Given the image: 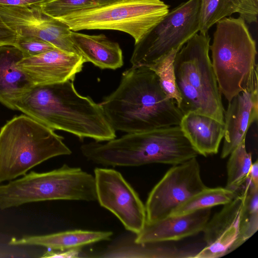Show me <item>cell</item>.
<instances>
[{
  "label": "cell",
  "instance_id": "cell-1",
  "mask_svg": "<svg viewBox=\"0 0 258 258\" xmlns=\"http://www.w3.org/2000/svg\"><path fill=\"white\" fill-rule=\"evenodd\" d=\"M14 108L54 131L68 132L80 140L101 142L116 138L99 103L80 94L74 81L34 86L15 103Z\"/></svg>",
  "mask_w": 258,
  "mask_h": 258
},
{
  "label": "cell",
  "instance_id": "cell-2",
  "mask_svg": "<svg viewBox=\"0 0 258 258\" xmlns=\"http://www.w3.org/2000/svg\"><path fill=\"white\" fill-rule=\"evenodd\" d=\"M99 104L114 130L126 133L179 125L183 115L157 75L145 67L123 72L117 88Z\"/></svg>",
  "mask_w": 258,
  "mask_h": 258
},
{
  "label": "cell",
  "instance_id": "cell-3",
  "mask_svg": "<svg viewBox=\"0 0 258 258\" xmlns=\"http://www.w3.org/2000/svg\"><path fill=\"white\" fill-rule=\"evenodd\" d=\"M89 161L104 166H139L152 163L175 165L199 155L179 125L126 133L105 143L81 146Z\"/></svg>",
  "mask_w": 258,
  "mask_h": 258
},
{
  "label": "cell",
  "instance_id": "cell-4",
  "mask_svg": "<svg viewBox=\"0 0 258 258\" xmlns=\"http://www.w3.org/2000/svg\"><path fill=\"white\" fill-rule=\"evenodd\" d=\"M211 38L197 33L176 53L174 60L175 84L183 114L193 112L224 123L221 93L209 56Z\"/></svg>",
  "mask_w": 258,
  "mask_h": 258
},
{
  "label": "cell",
  "instance_id": "cell-5",
  "mask_svg": "<svg viewBox=\"0 0 258 258\" xmlns=\"http://www.w3.org/2000/svg\"><path fill=\"white\" fill-rule=\"evenodd\" d=\"M71 154L54 130L25 114L16 116L0 131V183L24 175L50 158Z\"/></svg>",
  "mask_w": 258,
  "mask_h": 258
},
{
  "label": "cell",
  "instance_id": "cell-6",
  "mask_svg": "<svg viewBox=\"0 0 258 258\" xmlns=\"http://www.w3.org/2000/svg\"><path fill=\"white\" fill-rule=\"evenodd\" d=\"M216 24L211 61L220 92L229 102L257 73L256 43L240 17H226Z\"/></svg>",
  "mask_w": 258,
  "mask_h": 258
},
{
  "label": "cell",
  "instance_id": "cell-7",
  "mask_svg": "<svg viewBox=\"0 0 258 258\" xmlns=\"http://www.w3.org/2000/svg\"><path fill=\"white\" fill-rule=\"evenodd\" d=\"M51 200L97 201L94 176L63 165L45 172L31 171L0 185V209Z\"/></svg>",
  "mask_w": 258,
  "mask_h": 258
},
{
  "label": "cell",
  "instance_id": "cell-8",
  "mask_svg": "<svg viewBox=\"0 0 258 258\" xmlns=\"http://www.w3.org/2000/svg\"><path fill=\"white\" fill-rule=\"evenodd\" d=\"M247 179L236 196L210 219L204 230L206 245L194 258H219L241 245L258 229V188Z\"/></svg>",
  "mask_w": 258,
  "mask_h": 258
},
{
  "label": "cell",
  "instance_id": "cell-9",
  "mask_svg": "<svg viewBox=\"0 0 258 258\" xmlns=\"http://www.w3.org/2000/svg\"><path fill=\"white\" fill-rule=\"evenodd\" d=\"M161 0H119L97 9L76 12L57 19L72 31L112 30L139 42L169 12Z\"/></svg>",
  "mask_w": 258,
  "mask_h": 258
},
{
  "label": "cell",
  "instance_id": "cell-10",
  "mask_svg": "<svg viewBox=\"0 0 258 258\" xmlns=\"http://www.w3.org/2000/svg\"><path fill=\"white\" fill-rule=\"evenodd\" d=\"M200 0H188L167 15L135 43L132 67L148 68L173 50L178 51L200 32Z\"/></svg>",
  "mask_w": 258,
  "mask_h": 258
},
{
  "label": "cell",
  "instance_id": "cell-11",
  "mask_svg": "<svg viewBox=\"0 0 258 258\" xmlns=\"http://www.w3.org/2000/svg\"><path fill=\"white\" fill-rule=\"evenodd\" d=\"M207 187L197 157L173 165L148 195L145 205L146 223L169 217L176 208Z\"/></svg>",
  "mask_w": 258,
  "mask_h": 258
},
{
  "label": "cell",
  "instance_id": "cell-12",
  "mask_svg": "<svg viewBox=\"0 0 258 258\" xmlns=\"http://www.w3.org/2000/svg\"><path fill=\"white\" fill-rule=\"evenodd\" d=\"M94 172L100 205L115 215L127 230L139 233L146 223V212L137 192L117 170L96 167Z\"/></svg>",
  "mask_w": 258,
  "mask_h": 258
},
{
  "label": "cell",
  "instance_id": "cell-13",
  "mask_svg": "<svg viewBox=\"0 0 258 258\" xmlns=\"http://www.w3.org/2000/svg\"><path fill=\"white\" fill-rule=\"evenodd\" d=\"M0 16L18 36L36 37L57 48L79 54L72 41L69 27L44 13L41 6H0Z\"/></svg>",
  "mask_w": 258,
  "mask_h": 258
},
{
  "label": "cell",
  "instance_id": "cell-14",
  "mask_svg": "<svg viewBox=\"0 0 258 258\" xmlns=\"http://www.w3.org/2000/svg\"><path fill=\"white\" fill-rule=\"evenodd\" d=\"M85 62L80 54L55 48L36 56L24 57L17 67L36 86L74 81Z\"/></svg>",
  "mask_w": 258,
  "mask_h": 258
},
{
  "label": "cell",
  "instance_id": "cell-15",
  "mask_svg": "<svg viewBox=\"0 0 258 258\" xmlns=\"http://www.w3.org/2000/svg\"><path fill=\"white\" fill-rule=\"evenodd\" d=\"M224 114L225 132L221 157L225 158L244 140L251 125L257 121V73L248 86L228 102Z\"/></svg>",
  "mask_w": 258,
  "mask_h": 258
},
{
  "label": "cell",
  "instance_id": "cell-16",
  "mask_svg": "<svg viewBox=\"0 0 258 258\" xmlns=\"http://www.w3.org/2000/svg\"><path fill=\"white\" fill-rule=\"evenodd\" d=\"M211 213V208H207L146 223L134 240L138 243L164 242L196 235L203 231L210 219Z\"/></svg>",
  "mask_w": 258,
  "mask_h": 258
},
{
  "label": "cell",
  "instance_id": "cell-17",
  "mask_svg": "<svg viewBox=\"0 0 258 258\" xmlns=\"http://www.w3.org/2000/svg\"><path fill=\"white\" fill-rule=\"evenodd\" d=\"M24 57L22 52L13 45L0 46V103L15 110V103L34 87L17 67Z\"/></svg>",
  "mask_w": 258,
  "mask_h": 258
},
{
  "label": "cell",
  "instance_id": "cell-18",
  "mask_svg": "<svg viewBox=\"0 0 258 258\" xmlns=\"http://www.w3.org/2000/svg\"><path fill=\"white\" fill-rule=\"evenodd\" d=\"M184 135L199 155L218 152L225 132L224 123L193 112L183 114L179 124Z\"/></svg>",
  "mask_w": 258,
  "mask_h": 258
},
{
  "label": "cell",
  "instance_id": "cell-19",
  "mask_svg": "<svg viewBox=\"0 0 258 258\" xmlns=\"http://www.w3.org/2000/svg\"><path fill=\"white\" fill-rule=\"evenodd\" d=\"M71 38L86 62L101 69L116 70L123 66L122 51L119 44L104 34L88 35L72 31Z\"/></svg>",
  "mask_w": 258,
  "mask_h": 258
},
{
  "label": "cell",
  "instance_id": "cell-20",
  "mask_svg": "<svg viewBox=\"0 0 258 258\" xmlns=\"http://www.w3.org/2000/svg\"><path fill=\"white\" fill-rule=\"evenodd\" d=\"M113 235L110 231L82 229L67 230L41 235H26L20 238H12L11 245L40 246L53 250L81 248L84 246L102 241L109 240Z\"/></svg>",
  "mask_w": 258,
  "mask_h": 258
},
{
  "label": "cell",
  "instance_id": "cell-21",
  "mask_svg": "<svg viewBox=\"0 0 258 258\" xmlns=\"http://www.w3.org/2000/svg\"><path fill=\"white\" fill-rule=\"evenodd\" d=\"M238 13L245 22H257L258 2L253 0H200V32L207 33L218 21Z\"/></svg>",
  "mask_w": 258,
  "mask_h": 258
},
{
  "label": "cell",
  "instance_id": "cell-22",
  "mask_svg": "<svg viewBox=\"0 0 258 258\" xmlns=\"http://www.w3.org/2000/svg\"><path fill=\"white\" fill-rule=\"evenodd\" d=\"M163 242H121L97 254V257L194 258L199 251L194 247L177 248Z\"/></svg>",
  "mask_w": 258,
  "mask_h": 258
},
{
  "label": "cell",
  "instance_id": "cell-23",
  "mask_svg": "<svg viewBox=\"0 0 258 258\" xmlns=\"http://www.w3.org/2000/svg\"><path fill=\"white\" fill-rule=\"evenodd\" d=\"M237 194L225 187H207L176 208L169 216H180L202 209L224 205L231 202Z\"/></svg>",
  "mask_w": 258,
  "mask_h": 258
},
{
  "label": "cell",
  "instance_id": "cell-24",
  "mask_svg": "<svg viewBox=\"0 0 258 258\" xmlns=\"http://www.w3.org/2000/svg\"><path fill=\"white\" fill-rule=\"evenodd\" d=\"M229 155L227 163V179L225 187L238 193L248 179L252 163L251 154L247 152L246 149L245 140L243 141Z\"/></svg>",
  "mask_w": 258,
  "mask_h": 258
},
{
  "label": "cell",
  "instance_id": "cell-25",
  "mask_svg": "<svg viewBox=\"0 0 258 258\" xmlns=\"http://www.w3.org/2000/svg\"><path fill=\"white\" fill-rule=\"evenodd\" d=\"M119 0H50L41 6L43 12L54 18L105 6Z\"/></svg>",
  "mask_w": 258,
  "mask_h": 258
},
{
  "label": "cell",
  "instance_id": "cell-26",
  "mask_svg": "<svg viewBox=\"0 0 258 258\" xmlns=\"http://www.w3.org/2000/svg\"><path fill=\"white\" fill-rule=\"evenodd\" d=\"M178 51L173 50L148 68L157 75L162 89L165 94L174 100L178 107L181 98L175 84L174 60Z\"/></svg>",
  "mask_w": 258,
  "mask_h": 258
},
{
  "label": "cell",
  "instance_id": "cell-27",
  "mask_svg": "<svg viewBox=\"0 0 258 258\" xmlns=\"http://www.w3.org/2000/svg\"><path fill=\"white\" fill-rule=\"evenodd\" d=\"M24 57L36 56L55 48L51 44L36 37L18 36L15 46Z\"/></svg>",
  "mask_w": 258,
  "mask_h": 258
},
{
  "label": "cell",
  "instance_id": "cell-28",
  "mask_svg": "<svg viewBox=\"0 0 258 258\" xmlns=\"http://www.w3.org/2000/svg\"><path fill=\"white\" fill-rule=\"evenodd\" d=\"M18 35L4 22L0 16V46H15Z\"/></svg>",
  "mask_w": 258,
  "mask_h": 258
},
{
  "label": "cell",
  "instance_id": "cell-29",
  "mask_svg": "<svg viewBox=\"0 0 258 258\" xmlns=\"http://www.w3.org/2000/svg\"><path fill=\"white\" fill-rule=\"evenodd\" d=\"M81 248H73L62 250L48 249L42 257H80Z\"/></svg>",
  "mask_w": 258,
  "mask_h": 258
},
{
  "label": "cell",
  "instance_id": "cell-30",
  "mask_svg": "<svg viewBox=\"0 0 258 258\" xmlns=\"http://www.w3.org/2000/svg\"><path fill=\"white\" fill-rule=\"evenodd\" d=\"M50 0H0V6L28 7L41 6Z\"/></svg>",
  "mask_w": 258,
  "mask_h": 258
},
{
  "label": "cell",
  "instance_id": "cell-31",
  "mask_svg": "<svg viewBox=\"0 0 258 258\" xmlns=\"http://www.w3.org/2000/svg\"><path fill=\"white\" fill-rule=\"evenodd\" d=\"M248 179L255 187H258V161L256 160L252 163Z\"/></svg>",
  "mask_w": 258,
  "mask_h": 258
},
{
  "label": "cell",
  "instance_id": "cell-32",
  "mask_svg": "<svg viewBox=\"0 0 258 258\" xmlns=\"http://www.w3.org/2000/svg\"><path fill=\"white\" fill-rule=\"evenodd\" d=\"M253 1H254L255 2H258V0H253Z\"/></svg>",
  "mask_w": 258,
  "mask_h": 258
}]
</instances>
